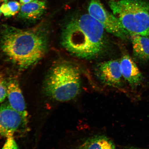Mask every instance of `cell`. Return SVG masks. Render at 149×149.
<instances>
[{
  "label": "cell",
  "mask_w": 149,
  "mask_h": 149,
  "mask_svg": "<svg viewBox=\"0 0 149 149\" xmlns=\"http://www.w3.org/2000/svg\"><path fill=\"white\" fill-rule=\"evenodd\" d=\"M47 28L44 22L28 29L3 25L0 33L2 52L19 68H29L41 59L47 52Z\"/></svg>",
  "instance_id": "6da1fadb"
},
{
  "label": "cell",
  "mask_w": 149,
  "mask_h": 149,
  "mask_svg": "<svg viewBox=\"0 0 149 149\" xmlns=\"http://www.w3.org/2000/svg\"><path fill=\"white\" fill-rule=\"evenodd\" d=\"M105 29L89 14L72 19L65 26L61 36L62 45L74 56L84 59L96 58L106 46Z\"/></svg>",
  "instance_id": "7a4b0ae2"
},
{
  "label": "cell",
  "mask_w": 149,
  "mask_h": 149,
  "mask_svg": "<svg viewBox=\"0 0 149 149\" xmlns=\"http://www.w3.org/2000/svg\"><path fill=\"white\" fill-rule=\"evenodd\" d=\"M79 68L68 62L59 63L50 71L44 84L47 95L56 101L64 102L75 98L81 88Z\"/></svg>",
  "instance_id": "3957f363"
},
{
  "label": "cell",
  "mask_w": 149,
  "mask_h": 149,
  "mask_svg": "<svg viewBox=\"0 0 149 149\" xmlns=\"http://www.w3.org/2000/svg\"><path fill=\"white\" fill-rule=\"evenodd\" d=\"M113 14L130 36L149 37V4L142 0H109Z\"/></svg>",
  "instance_id": "277c9868"
},
{
  "label": "cell",
  "mask_w": 149,
  "mask_h": 149,
  "mask_svg": "<svg viewBox=\"0 0 149 149\" xmlns=\"http://www.w3.org/2000/svg\"><path fill=\"white\" fill-rule=\"evenodd\" d=\"M88 9L89 14L101 24L107 32L122 40L127 38L130 35L118 18L107 10L100 0H91Z\"/></svg>",
  "instance_id": "5b68a950"
},
{
  "label": "cell",
  "mask_w": 149,
  "mask_h": 149,
  "mask_svg": "<svg viewBox=\"0 0 149 149\" xmlns=\"http://www.w3.org/2000/svg\"><path fill=\"white\" fill-rule=\"evenodd\" d=\"M27 118L15 110L8 104L0 105V135L6 138L14 136L25 128Z\"/></svg>",
  "instance_id": "8992f818"
},
{
  "label": "cell",
  "mask_w": 149,
  "mask_h": 149,
  "mask_svg": "<svg viewBox=\"0 0 149 149\" xmlns=\"http://www.w3.org/2000/svg\"><path fill=\"white\" fill-rule=\"evenodd\" d=\"M96 74L102 83L109 86H120L123 77L120 61L113 60L102 62L96 68Z\"/></svg>",
  "instance_id": "52a82bcc"
},
{
  "label": "cell",
  "mask_w": 149,
  "mask_h": 149,
  "mask_svg": "<svg viewBox=\"0 0 149 149\" xmlns=\"http://www.w3.org/2000/svg\"><path fill=\"white\" fill-rule=\"evenodd\" d=\"M7 97L10 107L27 118L28 113L25 99L19 84L16 79H11L7 82Z\"/></svg>",
  "instance_id": "ba28073f"
},
{
  "label": "cell",
  "mask_w": 149,
  "mask_h": 149,
  "mask_svg": "<svg viewBox=\"0 0 149 149\" xmlns=\"http://www.w3.org/2000/svg\"><path fill=\"white\" fill-rule=\"evenodd\" d=\"M123 77L131 86L137 87L142 82L143 76L134 61L128 55L123 56L120 61Z\"/></svg>",
  "instance_id": "9c48e42d"
},
{
  "label": "cell",
  "mask_w": 149,
  "mask_h": 149,
  "mask_svg": "<svg viewBox=\"0 0 149 149\" xmlns=\"http://www.w3.org/2000/svg\"><path fill=\"white\" fill-rule=\"evenodd\" d=\"M46 9L45 1L33 0L26 4L22 5L18 16L24 19L34 21L41 17Z\"/></svg>",
  "instance_id": "30bf717a"
},
{
  "label": "cell",
  "mask_w": 149,
  "mask_h": 149,
  "mask_svg": "<svg viewBox=\"0 0 149 149\" xmlns=\"http://www.w3.org/2000/svg\"><path fill=\"white\" fill-rule=\"evenodd\" d=\"M130 37L135 58L139 62L149 63V37L138 35Z\"/></svg>",
  "instance_id": "8fae6325"
},
{
  "label": "cell",
  "mask_w": 149,
  "mask_h": 149,
  "mask_svg": "<svg viewBox=\"0 0 149 149\" xmlns=\"http://www.w3.org/2000/svg\"><path fill=\"white\" fill-rule=\"evenodd\" d=\"M72 149H116L112 141L105 136L88 138Z\"/></svg>",
  "instance_id": "7c38bea8"
},
{
  "label": "cell",
  "mask_w": 149,
  "mask_h": 149,
  "mask_svg": "<svg viewBox=\"0 0 149 149\" xmlns=\"http://www.w3.org/2000/svg\"><path fill=\"white\" fill-rule=\"evenodd\" d=\"M21 5L16 1H8L5 3L0 8L2 14L6 17H10L15 15L19 12Z\"/></svg>",
  "instance_id": "4fadbf2b"
},
{
  "label": "cell",
  "mask_w": 149,
  "mask_h": 149,
  "mask_svg": "<svg viewBox=\"0 0 149 149\" xmlns=\"http://www.w3.org/2000/svg\"><path fill=\"white\" fill-rule=\"evenodd\" d=\"M7 82L3 73L0 72V103L7 97Z\"/></svg>",
  "instance_id": "5bb4252c"
},
{
  "label": "cell",
  "mask_w": 149,
  "mask_h": 149,
  "mask_svg": "<svg viewBox=\"0 0 149 149\" xmlns=\"http://www.w3.org/2000/svg\"><path fill=\"white\" fill-rule=\"evenodd\" d=\"M1 149H20L15 140L14 136L7 138L5 143Z\"/></svg>",
  "instance_id": "9a60e30c"
},
{
  "label": "cell",
  "mask_w": 149,
  "mask_h": 149,
  "mask_svg": "<svg viewBox=\"0 0 149 149\" xmlns=\"http://www.w3.org/2000/svg\"><path fill=\"white\" fill-rule=\"evenodd\" d=\"M33 0H20V2L22 5L26 4L32 1Z\"/></svg>",
  "instance_id": "2e32d148"
},
{
  "label": "cell",
  "mask_w": 149,
  "mask_h": 149,
  "mask_svg": "<svg viewBox=\"0 0 149 149\" xmlns=\"http://www.w3.org/2000/svg\"><path fill=\"white\" fill-rule=\"evenodd\" d=\"M9 0H0V8H1V7L2 5L3 4V3L7 2ZM2 13L1 12V10H0V17H1V15Z\"/></svg>",
  "instance_id": "e0dca14e"
},
{
  "label": "cell",
  "mask_w": 149,
  "mask_h": 149,
  "mask_svg": "<svg viewBox=\"0 0 149 149\" xmlns=\"http://www.w3.org/2000/svg\"><path fill=\"white\" fill-rule=\"evenodd\" d=\"M130 149H139V148H133Z\"/></svg>",
  "instance_id": "ac0fdd59"
}]
</instances>
